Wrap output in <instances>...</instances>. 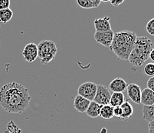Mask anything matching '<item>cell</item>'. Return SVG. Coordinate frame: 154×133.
<instances>
[{
	"mask_svg": "<svg viewBox=\"0 0 154 133\" xmlns=\"http://www.w3.org/2000/svg\"><path fill=\"white\" fill-rule=\"evenodd\" d=\"M144 72L149 76H154V63L149 62L146 64L144 67Z\"/></svg>",
	"mask_w": 154,
	"mask_h": 133,
	"instance_id": "7402d4cb",
	"label": "cell"
},
{
	"mask_svg": "<svg viewBox=\"0 0 154 133\" xmlns=\"http://www.w3.org/2000/svg\"><path fill=\"white\" fill-rule=\"evenodd\" d=\"M137 38V34L133 31L124 30L114 33L110 50L119 59L128 61Z\"/></svg>",
	"mask_w": 154,
	"mask_h": 133,
	"instance_id": "7a4b0ae2",
	"label": "cell"
},
{
	"mask_svg": "<svg viewBox=\"0 0 154 133\" xmlns=\"http://www.w3.org/2000/svg\"><path fill=\"white\" fill-rule=\"evenodd\" d=\"M5 133H22V130L12 120V121H10L7 124L6 129L5 130Z\"/></svg>",
	"mask_w": 154,
	"mask_h": 133,
	"instance_id": "44dd1931",
	"label": "cell"
},
{
	"mask_svg": "<svg viewBox=\"0 0 154 133\" xmlns=\"http://www.w3.org/2000/svg\"><path fill=\"white\" fill-rule=\"evenodd\" d=\"M148 129L149 133H154V120L148 123Z\"/></svg>",
	"mask_w": 154,
	"mask_h": 133,
	"instance_id": "4316f807",
	"label": "cell"
},
{
	"mask_svg": "<svg viewBox=\"0 0 154 133\" xmlns=\"http://www.w3.org/2000/svg\"><path fill=\"white\" fill-rule=\"evenodd\" d=\"M146 32H147L150 36H154V18L151 19L150 20L146 23Z\"/></svg>",
	"mask_w": 154,
	"mask_h": 133,
	"instance_id": "603a6c76",
	"label": "cell"
},
{
	"mask_svg": "<svg viewBox=\"0 0 154 133\" xmlns=\"http://www.w3.org/2000/svg\"><path fill=\"white\" fill-rule=\"evenodd\" d=\"M125 97L124 93L121 92H113L111 95L110 100V104L112 107L120 106L125 102Z\"/></svg>",
	"mask_w": 154,
	"mask_h": 133,
	"instance_id": "2e32d148",
	"label": "cell"
},
{
	"mask_svg": "<svg viewBox=\"0 0 154 133\" xmlns=\"http://www.w3.org/2000/svg\"><path fill=\"white\" fill-rule=\"evenodd\" d=\"M101 107L102 106L92 101V102H91L90 105H89L88 109H87L86 114L91 118H97V117L100 116Z\"/></svg>",
	"mask_w": 154,
	"mask_h": 133,
	"instance_id": "9a60e30c",
	"label": "cell"
},
{
	"mask_svg": "<svg viewBox=\"0 0 154 133\" xmlns=\"http://www.w3.org/2000/svg\"><path fill=\"white\" fill-rule=\"evenodd\" d=\"M38 57L42 65H47L55 59L58 49L54 42L42 40L38 45Z\"/></svg>",
	"mask_w": 154,
	"mask_h": 133,
	"instance_id": "277c9868",
	"label": "cell"
},
{
	"mask_svg": "<svg viewBox=\"0 0 154 133\" xmlns=\"http://www.w3.org/2000/svg\"><path fill=\"white\" fill-rule=\"evenodd\" d=\"M77 3L83 9H93L97 8L101 3L100 0H78Z\"/></svg>",
	"mask_w": 154,
	"mask_h": 133,
	"instance_id": "e0dca14e",
	"label": "cell"
},
{
	"mask_svg": "<svg viewBox=\"0 0 154 133\" xmlns=\"http://www.w3.org/2000/svg\"><path fill=\"white\" fill-rule=\"evenodd\" d=\"M153 49V44L148 37H137L134 49L129 56L128 62L134 66L143 65L149 58V54Z\"/></svg>",
	"mask_w": 154,
	"mask_h": 133,
	"instance_id": "3957f363",
	"label": "cell"
},
{
	"mask_svg": "<svg viewBox=\"0 0 154 133\" xmlns=\"http://www.w3.org/2000/svg\"><path fill=\"white\" fill-rule=\"evenodd\" d=\"M100 116L104 119H110L114 117L113 116V107H112L110 105L102 106Z\"/></svg>",
	"mask_w": 154,
	"mask_h": 133,
	"instance_id": "d6986e66",
	"label": "cell"
},
{
	"mask_svg": "<svg viewBox=\"0 0 154 133\" xmlns=\"http://www.w3.org/2000/svg\"><path fill=\"white\" fill-rule=\"evenodd\" d=\"M110 20V18L108 17V16L95 19L94 24L96 32H107V31L111 30Z\"/></svg>",
	"mask_w": 154,
	"mask_h": 133,
	"instance_id": "30bf717a",
	"label": "cell"
},
{
	"mask_svg": "<svg viewBox=\"0 0 154 133\" xmlns=\"http://www.w3.org/2000/svg\"><path fill=\"white\" fill-rule=\"evenodd\" d=\"M90 103L91 101L88 100V99H85L82 96H78V95L75 97V100H74L73 106H74V108L76 109V111H78V112L85 113L86 112L87 109H88Z\"/></svg>",
	"mask_w": 154,
	"mask_h": 133,
	"instance_id": "7c38bea8",
	"label": "cell"
},
{
	"mask_svg": "<svg viewBox=\"0 0 154 133\" xmlns=\"http://www.w3.org/2000/svg\"><path fill=\"white\" fill-rule=\"evenodd\" d=\"M110 2L113 5V6L117 7L118 5H120V4H122L123 2H124V0H122V1H110Z\"/></svg>",
	"mask_w": 154,
	"mask_h": 133,
	"instance_id": "83f0119b",
	"label": "cell"
},
{
	"mask_svg": "<svg viewBox=\"0 0 154 133\" xmlns=\"http://www.w3.org/2000/svg\"><path fill=\"white\" fill-rule=\"evenodd\" d=\"M110 97L111 94L108 88L103 85H97V92L94 102L100 106H106L110 104Z\"/></svg>",
	"mask_w": 154,
	"mask_h": 133,
	"instance_id": "8992f818",
	"label": "cell"
},
{
	"mask_svg": "<svg viewBox=\"0 0 154 133\" xmlns=\"http://www.w3.org/2000/svg\"><path fill=\"white\" fill-rule=\"evenodd\" d=\"M127 91L129 99L136 104H140L141 92L142 91L139 85L135 83L129 84L127 85Z\"/></svg>",
	"mask_w": 154,
	"mask_h": 133,
	"instance_id": "9c48e42d",
	"label": "cell"
},
{
	"mask_svg": "<svg viewBox=\"0 0 154 133\" xmlns=\"http://www.w3.org/2000/svg\"><path fill=\"white\" fill-rule=\"evenodd\" d=\"M107 128H103L101 129V131H100V133H107Z\"/></svg>",
	"mask_w": 154,
	"mask_h": 133,
	"instance_id": "f546056e",
	"label": "cell"
},
{
	"mask_svg": "<svg viewBox=\"0 0 154 133\" xmlns=\"http://www.w3.org/2000/svg\"><path fill=\"white\" fill-rule=\"evenodd\" d=\"M13 16V12L12 9H6L0 10V22L7 23L12 19Z\"/></svg>",
	"mask_w": 154,
	"mask_h": 133,
	"instance_id": "ffe728a7",
	"label": "cell"
},
{
	"mask_svg": "<svg viewBox=\"0 0 154 133\" xmlns=\"http://www.w3.org/2000/svg\"><path fill=\"white\" fill-rule=\"evenodd\" d=\"M149 59H150L152 62H154V49H152V51L150 52V54H149Z\"/></svg>",
	"mask_w": 154,
	"mask_h": 133,
	"instance_id": "f1b7e54d",
	"label": "cell"
},
{
	"mask_svg": "<svg viewBox=\"0 0 154 133\" xmlns=\"http://www.w3.org/2000/svg\"><path fill=\"white\" fill-rule=\"evenodd\" d=\"M113 35H114V33L112 29L107 32H95L94 38L97 43H100L104 47L110 49L112 41H113Z\"/></svg>",
	"mask_w": 154,
	"mask_h": 133,
	"instance_id": "52a82bcc",
	"label": "cell"
},
{
	"mask_svg": "<svg viewBox=\"0 0 154 133\" xmlns=\"http://www.w3.org/2000/svg\"><path fill=\"white\" fill-rule=\"evenodd\" d=\"M140 103L143 106H151L154 105V92L146 88L141 92Z\"/></svg>",
	"mask_w": 154,
	"mask_h": 133,
	"instance_id": "4fadbf2b",
	"label": "cell"
},
{
	"mask_svg": "<svg viewBox=\"0 0 154 133\" xmlns=\"http://www.w3.org/2000/svg\"><path fill=\"white\" fill-rule=\"evenodd\" d=\"M120 108H121V111H122V114L120 118V119L124 120V121L130 119L134 114V108H133L132 105L129 103L128 101H125L120 106Z\"/></svg>",
	"mask_w": 154,
	"mask_h": 133,
	"instance_id": "5bb4252c",
	"label": "cell"
},
{
	"mask_svg": "<svg viewBox=\"0 0 154 133\" xmlns=\"http://www.w3.org/2000/svg\"><path fill=\"white\" fill-rule=\"evenodd\" d=\"M143 119L149 122L154 120V105L151 106H143L142 109Z\"/></svg>",
	"mask_w": 154,
	"mask_h": 133,
	"instance_id": "ac0fdd59",
	"label": "cell"
},
{
	"mask_svg": "<svg viewBox=\"0 0 154 133\" xmlns=\"http://www.w3.org/2000/svg\"><path fill=\"white\" fill-rule=\"evenodd\" d=\"M31 96L29 89L23 85L12 82L0 89V106L9 113L20 114L29 107Z\"/></svg>",
	"mask_w": 154,
	"mask_h": 133,
	"instance_id": "6da1fadb",
	"label": "cell"
},
{
	"mask_svg": "<svg viewBox=\"0 0 154 133\" xmlns=\"http://www.w3.org/2000/svg\"><path fill=\"white\" fill-rule=\"evenodd\" d=\"M127 82L122 78H120V77H117L113 80H112L110 83L109 84V90L112 91L113 92H121V93H123L127 89Z\"/></svg>",
	"mask_w": 154,
	"mask_h": 133,
	"instance_id": "8fae6325",
	"label": "cell"
},
{
	"mask_svg": "<svg viewBox=\"0 0 154 133\" xmlns=\"http://www.w3.org/2000/svg\"><path fill=\"white\" fill-rule=\"evenodd\" d=\"M97 92V84L91 82H87L82 84L78 89V95L88 100L94 101Z\"/></svg>",
	"mask_w": 154,
	"mask_h": 133,
	"instance_id": "5b68a950",
	"label": "cell"
},
{
	"mask_svg": "<svg viewBox=\"0 0 154 133\" xmlns=\"http://www.w3.org/2000/svg\"><path fill=\"white\" fill-rule=\"evenodd\" d=\"M10 4L11 2L9 0H0V10L9 9Z\"/></svg>",
	"mask_w": 154,
	"mask_h": 133,
	"instance_id": "cb8c5ba5",
	"label": "cell"
},
{
	"mask_svg": "<svg viewBox=\"0 0 154 133\" xmlns=\"http://www.w3.org/2000/svg\"><path fill=\"white\" fill-rule=\"evenodd\" d=\"M121 114H122V111H121L120 106L113 107V116H115L117 118L120 119V116H121Z\"/></svg>",
	"mask_w": 154,
	"mask_h": 133,
	"instance_id": "d4e9b609",
	"label": "cell"
},
{
	"mask_svg": "<svg viewBox=\"0 0 154 133\" xmlns=\"http://www.w3.org/2000/svg\"><path fill=\"white\" fill-rule=\"evenodd\" d=\"M22 55H23L24 59L29 63H32L34 61H35L36 59L38 58L37 45L33 43H28L24 47L23 52H22Z\"/></svg>",
	"mask_w": 154,
	"mask_h": 133,
	"instance_id": "ba28073f",
	"label": "cell"
},
{
	"mask_svg": "<svg viewBox=\"0 0 154 133\" xmlns=\"http://www.w3.org/2000/svg\"><path fill=\"white\" fill-rule=\"evenodd\" d=\"M146 86H147V89H150V90L154 92V76L150 77L148 79L147 82H146Z\"/></svg>",
	"mask_w": 154,
	"mask_h": 133,
	"instance_id": "484cf974",
	"label": "cell"
}]
</instances>
